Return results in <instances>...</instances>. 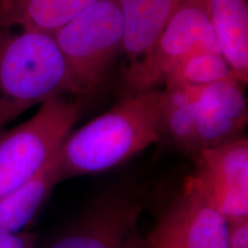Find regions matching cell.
<instances>
[{
  "mask_svg": "<svg viewBox=\"0 0 248 248\" xmlns=\"http://www.w3.org/2000/svg\"><path fill=\"white\" fill-rule=\"evenodd\" d=\"M161 89L130 92L109 110L71 131L55 163L61 182L107 171L161 140Z\"/></svg>",
  "mask_w": 248,
  "mask_h": 248,
  "instance_id": "cell-1",
  "label": "cell"
},
{
  "mask_svg": "<svg viewBox=\"0 0 248 248\" xmlns=\"http://www.w3.org/2000/svg\"><path fill=\"white\" fill-rule=\"evenodd\" d=\"M63 95L77 93L53 35L0 29V131L29 108Z\"/></svg>",
  "mask_w": 248,
  "mask_h": 248,
  "instance_id": "cell-2",
  "label": "cell"
},
{
  "mask_svg": "<svg viewBox=\"0 0 248 248\" xmlns=\"http://www.w3.org/2000/svg\"><path fill=\"white\" fill-rule=\"evenodd\" d=\"M83 108L78 97H58L40 105L26 122L0 131V199L22 187L55 159Z\"/></svg>",
  "mask_w": 248,
  "mask_h": 248,
  "instance_id": "cell-3",
  "label": "cell"
},
{
  "mask_svg": "<svg viewBox=\"0 0 248 248\" xmlns=\"http://www.w3.org/2000/svg\"><path fill=\"white\" fill-rule=\"evenodd\" d=\"M53 37L77 97L94 92L123 51L124 23L119 0H99L55 31Z\"/></svg>",
  "mask_w": 248,
  "mask_h": 248,
  "instance_id": "cell-4",
  "label": "cell"
},
{
  "mask_svg": "<svg viewBox=\"0 0 248 248\" xmlns=\"http://www.w3.org/2000/svg\"><path fill=\"white\" fill-rule=\"evenodd\" d=\"M198 52L221 54L207 2L179 0L146 57L126 69L130 92L157 89L176 64Z\"/></svg>",
  "mask_w": 248,
  "mask_h": 248,
  "instance_id": "cell-5",
  "label": "cell"
},
{
  "mask_svg": "<svg viewBox=\"0 0 248 248\" xmlns=\"http://www.w3.org/2000/svg\"><path fill=\"white\" fill-rule=\"evenodd\" d=\"M186 182L226 221L248 217V139L241 137L194 154Z\"/></svg>",
  "mask_w": 248,
  "mask_h": 248,
  "instance_id": "cell-6",
  "label": "cell"
},
{
  "mask_svg": "<svg viewBox=\"0 0 248 248\" xmlns=\"http://www.w3.org/2000/svg\"><path fill=\"white\" fill-rule=\"evenodd\" d=\"M144 206L135 192H106L47 248H137Z\"/></svg>",
  "mask_w": 248,
  "mask_h": 248,
  "instance_id": "cell-7",
  "label": "cell"
},
{
  "mask_svg": "<svg viewBox=\"0 0 248 248\" xmlns=\"http://www.w3.org/2000/svg\"><path fill=\"white\" fill-rule=\"evenodd\" d=\"M137 248H228V222L185 181Z\"/></svg>",
  "mask_w": 248,
  "mask_h": 248,
  "instance_id": "cell-8",
  "label": "cell"
},
{
  "mask_svg": "<svg viewBox=\"0 0 248 248\" xmlns=\"http://www.w3.org/2000/svg\"><path fill=\"white\" fill-rule=\"evenodd\" d=\"M244 86L234 77L209 85L192 86L198 151L218 146L243 136L248 111Z\"/></svg>",
  "mask_w": 248,
  "mask_h": 248,
  "instance_id": "cell-9",
  "label": "cell"
},
{
  "mask_svg": "<svg viewBox=\"0 0 248 248\" xmlns=\"http://www.w3.org/2000/svg\"><path fill=\"white\" fill-rule=\"evenodd\" d=\"M179 0H119L124 23L122 53L129 67L146 57Z\"/></svg>",
  "mask_w": 248,
  "mask_h": 248,
  "instance_id": "cell-10",
  "label": "cell"
},
{
  "mask_svg": "<svg viewBox=\"0 0 248 248\" xmlns=\"http://www.w3.org/2000/svg\"><path fill=\"white\" fill-rule=\"evenodd\" d=\"M221 54L234 78L245 85L248 78L247 0H206Z\"/></svg>",
  "mask_w": 248,
  "mask_h": 248,
  "instance_id": "cell-11",
  "label": "cell"
},
{
  "mask_svg": "<svg viewBox=\"0 0 248 248\" xmlns=\"http://www.w3.org/2000/svg\"><path fill=\"white\" fill-rule=\"evenodd\" d=\"M60 182L54 159L35 178L0 199V235L23 232Z\"/></svg>",
  "mask_w": 248,
  "mask_h": 248,
  "instance_id": "cell-12",
  "label": "cell"
},
{
  "mask_svg": "<svg viewBox=\"0 0 248 248\" xmlns=\"http://www.w3.org/2000/svg\"><path fill=\"white\" fill-rule=\"evenodd\" d=\"M99 0H9L0 29L31 28L53 33Z\"/></svg>",
  "mask_w": 248,
  "mask_h": 248,
  "instance_id": "cell-13",
  "label": "cell"
},
{
  "mask_svg": "<svg viewBox=\"0 0 248 248\" xmlns=\"http://www.w3.org/2000/svg\"><path fill=\"white\" fill-rule=\"evenodd\" d=\"M193 88L167 84L161 89L160 136L186 153H197Z\"/></svg>",
  "mask_w": 248,
  "mask_h": 248,
  "instance_id": "cell-14",
  "label": "cell"
},
{
  "mask_svg": "<svg viewBox=\"0 0 248 248\" xmlns=\"http://www.w3.org/2000/svg\"><path fill=\"white\" fill-rule=\"evenodd\" d=\"M234 77L222 54L198 52L176 64L164 77L162 85L204 86Z\"/></svg>",
  "mask_w": 248,
  "mask_h": 248,
  "instance_id": "cell-15",
  "label": "cell"
},
{
  "mask_svg": "<svg viewBox=\"0 0 248 248\" xmlns=\"http://www.w3.org/2000/svg\"><path fill=\"white\" fill-rule=\"evenodd\" d=\"M228 222V248H248V217Z\"/></svg>",
  "mask_w": 248,
  "mask_h": 248,
  "instance_id": "cell-16",
  "label": "cell"
},
{
  "mask_svg": "<svg viewBox=\"0 0 248 248\" xmlns=\"http://www.w3.org/2000/svg\"><path fill=\"white\" fill-rule=\"evenodd\" d=\"M36 235L29 232L0 235V248H35Z\"/></svg>",
  "mask_w": 248,
  "mask_h": 248,
  "instance_id": "cell-17",
  "label": "cell"
},
{
  "mask_svg": "<svg viewBox=\"0 0 248 248\" xmlns=\"http://www.w3.org/2000/svg\"><path fill=\"white\" fill-rule=\"evenodd\" d=\"M8 2H9V0H0V18H1L2 14L5 13Z\"/></svg>",
  "mask_w": 248,
  "mask_h": 248,
  "instance_id": "cell-18",
  "label": "cell"
}]
</instances>
